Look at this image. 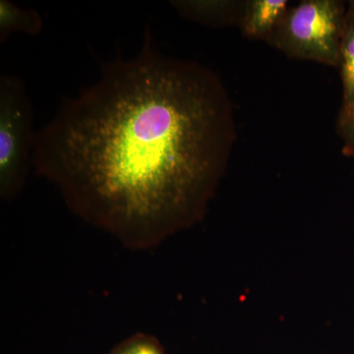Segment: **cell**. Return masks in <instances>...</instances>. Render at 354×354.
Masks as SVG:
<instances>
[{
    "mask_svg": "<svg viewBox=\"0 0 354 354\" xmlns=\"http://www.w3.org/2000/svg\"><path fill=\"white\" fill-rule=\"evenodd\" d=\"M34 111L22 79L0 76V195L10 200L24 186L37 133L32 130Z\"/></svg>",
    "mask_w": 354,
    "mask_h": 354,
    "instance_id": "cell-3",
    "label": "cell"
},
{
    "mask_svg": "<svg viewBox=\"0 0 354 354\" xmlns=\"http://www.w3.org/2000/svg\"><path fill=\"white\" fill-rule=\"evenodd\" d=\"M177 12L194 22L212 28L241 24L245 1L232 0H183L171 1Z\"/></svg>",
    "mask_w": 354,
    "mask_h": 354,
    "instance_id": "cell-4",
    "label": "cell"
},
{
    "mask_svg": "<svg viewBox=\"0 0 354 354\" xmlns=\"http://www.w3.org/2000/svg\"><path fill=\"white\" fill-rule=\"evenodd\" d=\"M342 104L354 102V0L349 1L344 18L341 46Z\"/></svg>",
    "mask_w": 354,
    "mask_h": 354,
    "instance_id": "cell-7",
    "label": "cell"
},
{
    "mask_svg": "<svg viewBox=\"0 0 354 354\" xmlns=\"http://www.w3.org/2000/svg\"><path fill=\"white\" fill-rule=\"evenodd\" d=\"M111 354H164L152 339L145 335H137L123 342Z\"/></svg>",
    "mask_w": 354,
    "mask_h": 354,
    "instance_id": "cell-9",
    "label": "cell"
},
{
    "mask_svg": "<svg viewBox=\"0 0 354 354\" xmlns=\"http://www.w3.org/2000/svg\"><path fill=\"white\" fill-rule=\"evenodd\" d=\"M288 0H248L245 1L239 29L248 39L267 41L283 19Z\"/></svg>",
    "mask_w": 354,
    "mask_h": 354,
    "instance_id": "cell-5",
    "label": "cell"
},
{
    "mask_svg": "<svg viewBox=\"0 0 354 354\" xmlns=\"http://www.w3.org/2000/svg\"><path fill=\"white\" fill-rule=\"evenodd\" d=\"M337 131L344 141V152L354 158V102L342 104L337 120Z\"/></svg>",
    "mask_w": 354,
    "mask_h": 354,
    "instance_id": "cell-8",
    "label": "cell"
},
{
    "mask_svg": "<svg viewBox=\"0 0 354 354\" xmlns=\"http://www.w3.org/2000/svg\"><path fill=\"white\" fill-rule=\"evenodd\" d=\"M235 141L220 77L160 53L148 27L136 57L102 65L37 132L32 167L83 220L148 247L202 220Z\"/></svg>",
    "mask_w": 354,
    "mask_h": 354,
    "instance_id": "cell-1",
    "label": "cell"
},
{
    "mask_svg": "<svg viewBox=\"0 0 354 354\" xmlns=\"http://www.w3.org/2000/svg\"><path fill=\"white\" fill-rule=\"evenodd\" d=\"M43 27V18L36 10L22 8L8 0L0 1V43H6L16 32L36 36Z\"/></svg>",
    "mask_w": 354,
    "mask_h": 354,
    "instance_id": "cell-6",
    "label": "cell"
},
{
    "mask_svg": "<svg viewBox=\"0 0 354 354\" xmlns=\"http://www.w3.org/2000/svg\"><path fill=\"white\" fill-rule=\"evenodd\" d=\"M346 2L304 0L286 11L267 43L293 59L339 68Z\"/></svg>",
    "mask_w": 354,
    "mask_h": 354,
    "instance_id": "cell-2",
    "label": "cell"
}]
</instances>
